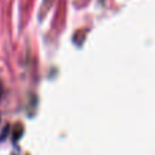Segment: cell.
I'll return each instance as SVG.
<instances>
[{"label":"cell","instance_id":"cell-1","mask_svg":"<svg viewBox=\"0 0 155 155\" xmlns=\"http://www.w3.org/2000/svg\"><path fill=\"white\" fill-rule=\"evenodd\" d=\"M0 97H2V88H0Z\"/></svg>","mask_w":155,"mask_h":155}]
</instances>
